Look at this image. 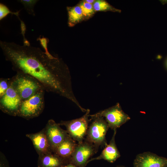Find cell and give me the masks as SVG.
I'll return each mask as SVG.
<instances>
[{
  "label": "cell",
  "instance_id": "obj_1",
  "mask_svg": "<svg viewBox=\"0 0 167 167\" xmlns=\"http://www.w3.org/2000/svg\"><path fill=\"white\" fill-rule=\"evenodd\" d=\"M0 46L5 59L17 73L33 77L45 91L66 98L82 108L74 94L68 69L60 59L30 45L0 41Z\"/></svg>",
  "mask_w": 167,
  "mask_h": 167
},
{
  "label": "cell",
  "instance_id": "obj_17",
  "mask_svg": "<svg viewBox=\"0 0 167 167\" xmlns=\"http://www.w3.org/2000/svg\"><path fill=\"white\" fill-rule=\"evenodd\" d=\"M79 5L81 9L84 19L91 17L95 12L93 4L88 3L85 1L81 2Z\"/></svg>",
  "mask_w": 167,
  "mask_h": 167
},
{
  "label": "cell",
  "instance_id": "obj_22",
  "mask_svg": "<svg viewBox=\"0 0 167 167\" xmlns=\"http://www.w3.org/2000/svg\"><path fill=\"white\" fill-rule=\"evenodd\" d=\"M61 167H79L71 163H68L65 165H64Z\"/></svg>",
  "mask_w": 167,
  "mask_h": 167
},
{
  "label": "cell",
  "instance_id": "obj_2",
  "mask_svg": "<svg viewBox=\"0 0 167 167\" xmlns=\"http://www.w3.org/2000/svg\"><path fill=\"white\" fill-rule=\"evenodd\" d=\"M90 119L92 121L84 140L93 144L97 152L100 147H105L108 144L106 135L109 128L103 117H96Z\"/></svg>",
  "mask_w": 167,
  "mask_h": 167
},
{
  "label": "cell",
  "instance_id": "obj_9",
  "mask_svg": "<svg viewBox=\"0 0 167 167\" xmlns=\"http://www.w3.org/2000/svg\"><path fill=\"white\" fill-rule=\"evenodd\" d=\"M60 126L59 123L50 119L44 128L52 152L59 144L70 136L67 131L62 129Z\"/></svg>",
  "mask_w": 167,
  "mask_h": 167
},
{
  "label": "cell",
  "instance_id": "obj_5",
  "mask_svg": "<svg viewBox=\"0 0 167 167\" xmlns=\"http://www.w3.org/2000/svg\"><path fill=\"white\" fill-rule=\"evenodd\" d=\"M90 110L87 109L85 113L81 117L67 121H61L59 123L66 128L70 136L77 143L83 142L85 137L88 128V124L91 121Z\"/></svg>",
  "mask_w": 167,
  "mask_h": 167
},
{
  "label": "cell",
  "instance_id": "obj_13",
  "mask_svg": "<svg viewBox=\"0 0 167 167\" xmlns=\"http://www.w3.org/2000/svg\"><path fill=\"white\" fill-rule=\"evenodd\" d=\"M68 163V160L51 152L39 156L38 167H61Z\"/></svg>",
  "mask_w": 167,
  "mask_h": 167
},
{
  "label": "cell",
  "instance_id": "obj_14",
  "mask_svg": "<svg viewBox=\"0 0 167 167\" xmlns=\"http://www.w3.org/2000/svg\"><path fill=\"white\" fill-rule=\"evenodd\" d=\"M70 136L59 144L53 152L68 160L69 162V159L77 143Z\"/></svg>",
  "mask_w": 167,
  "mask_h": 167
},
{
  "label": "cell",
  "instance_id": "obj_21",
  "mask_svg": "<svg viewBox=\"0 0 167 167\" xmlns=\"http://www.w3.org/2000/svg\"><path fill=\"white\" fill-rule=\"evenodd\" d=\"M37 40L39 41L41 45L44 48L45 52L48 55L50 54L49 52L47 49L49 39L43 36L42 38L39 37L38 38Z\"/></svg>",
  "mask_w": 167,
  "mask_h": 167
},
{
  "label": "cell",
  "instance_id": "obj_6",
  "mask_svg": "<svg viewBox=\"0 0 167 167\" xmlns=\"http://www.w3.org/2000/svg\"><path fill=\"white\" fill-rule=\"evenodd\" d=\"M97 116L105 118L109 128L113 130L119 128L131 119L129 116L122 110L119 103L111 107L90 115V118Z\"/></svg>",
  "mask_w": 167,
  "mask_h": 167
},
{
  "label": "cell",
  "instance_id": "obj_18",
  "mask_svg": "<svg viewBox=\"0 0 167 167\" xmlns=\"http://www.w3.org/2000/svg\"><path fill=\"white\" fill-rule=\"evenodd\" d=\"M18 1L23 5L25 9L29 14L35 15L34 7L38 0H21Z\"/></svg>",
  "mask_w": 167,
  "mask_h": 167
},
{
  "label": "cell",
  "instance_id": "obj_8",
  "mask_svg": "<svg viewBox=\"0 0 167 167\" xmlns=\"http://www.w3.org/2000/svg\"><path fill=\"white\" fill-rule=\"evenodd\" d=\"M96 152L93 145L84 140L77 143L69 160V163L79 167H86L90 158Z\"/></svg>",
  "mask_w": 167,
  "mask_h": 167
},
{
  "label": "cell",
  "instance_id": "obj_16",
  "mask_svg": "<svg viewBox=\"0 0 167 167\" xmlns=\"http://www.w3.org/2000/svg\"><path fill=\"white\" fill-rule=\"evenodd\" d=\"M95 11H111L120 13L121 10L110 5L107 2L103 0H95L93 4Z\"/></svg>",
  "mask_w": 167,
  "mask_h": 167
},
{
  "label": "cell",
  "instance_id": "obj_25",
  "mask_svg": "<svg viewBox=\"0 0 167 167\" xmlns=\"http://www.w3.org/2000/svg\"><path fill=\"white\" fill-rule=\"evenodd\" d=\"M116 167H126L123 165H118L116 166Z\"/></svg>",
  "mask_w": 167,
  "mask_h": 167
},
{
  "label": "cell",
  "instance_id": "obj_7",
  "mask_svg": "<svg viewBox=\"0 0 167 167\" xmlns=\"http://www.w3.org/2000/svg\"><path fill=\"white\" fill-rule=\"evenodd\" d=\"M18 92L10 81V86L4 94L0 98V109L4 113L17 116L22 101Z\"/></svg>",
  "mask_w": 167,
  "mask_h": 167
},
{
  "label": "cell",
  "instance_id": "obj_15",
  "mask_svg": "<svg viewBox=\"0 0 167 167\" xmlns=\"http://www.w3.org/2000/svg\"><path fill=\"white\" fill-rule=\"evenodd\" d=\"M68 15V24L73 26L84 19L81 9L79 5L67 8Z\"/></svg>",
  "mask_w": 167,
  "mask_h": 167
},
{
  "label": "cell",
  "instance_id": "obj_20",
  "mask_svg": "<svg viewBox=\"0 0 167 167\" xmlns=\"http://www.w3.org/2000/svg\"><path fill=\"white\" fill-rule=\"evenodd\" d=\"M10 79L1 78L0 80V98L5 93L10 84Z\"/></svg>",
  "mask_w": 167,
  "mask_h": 167
},
{
  "label": "cell",
  "instance_id": "obj_10",
  "mask_svg": "<svg viewBox=\"0 0 167 167\" xmlns=\"http://www.w3.org/2000/svg\"><path fill=\"white\" fill-rule=\"evenodd\" d=\"M133 165L134 167H167V158L144 152L137 155Z\"/></svg>",
  "mask_w": 167,
  "mask_h": 167
},
{
  "label": "cell",
  "instance_id": "obj_12",
  "mask_svg": "<svg viewBox=\"0 0 167 167\" xmlns=\"http://www.w3.org/2000/svg\"><path fill=\"white\" fill-rule=\"evenodd\" d=\"M113 131V135L109 144L105 147L99 156L90 159L88 161V163L92 161L101 159L110 163H113L121 156L115 141L117 129Z\"/></svg>",
  "mask_w": 167,
  "mask_h": 167
},
{
  "label": "cell",
  "instance_id": "obj_24",
  "mask_svg": "<svg viewBox=\"0 0 167 167\" xmlns=\"http://www.w3.org/2000/svg\"><path fill=\"white\" fill-rule=\"evenodd\" d=\"M165 66L166 69H167V58H166L165 62Z\"/></svg>",
  "mask_w": 167,
  "mask_h": 167
},
{
  "label": "cell",
  "instance_id": "obj_19",
  "mask_svg": "<svg viewBox=\"0 0 167 167\" xmlns=\"http://www.w3.org/2000/svg\"><path fill=\"white\" fill-rule=\"evenodd\" d=\"M0 20L5 17L8 14H11L16 15L19 18V11L13 12L9 10L5 5L0 3Z\"/></svg>",
  "mask_w": 167,
  "mask_h": 167
},
{
  "label": "cell",
  "instance_id": "obj_23",
  "mask_svg": "<svg viewBox=\"0 0 167 167\" xmlns=\"http://www.w3.org/2000/svg\"><path fill=\"white\" fill-rule=\"evenodd\" d=\"M84 1L88 3L91 4H93V3L95 1V0H85Z\"/></svg>",
  "mask_w": 167,
  "mask_h": 167
},
{
  "label": "cell",
  "instance_id": "obj_3",
  "mask_svg": "<svg viewBox=\"0 0 167 167\" xmlns=\"http://www.w3.org/2000/svg\"><path fill=\"white\" fill-rule=\"evenodd\" d=\"M11 82L22 101L44 90L38 81L27 74L17 73L11 79Z\"/></svg>",
  "mask_w": 167,
  "mask_h": 167
},
{
  "label": "cell",
  "instance_id": "obj_4",
  "mask_svg": "<svg viewBox=\"0 0 167 167\" xmlns=\"http://www.w3.org/2000/svg\"><path fill=\"white\" fill-rule=\"evenodd\" d=\"M45 91L44 90H41L23 101L17 116L28 120L39 116L44 108Z\"/></svg>",
  "mask_w": 167,
  "mask_h": 167
},
{
  "label": "cell",
  "instance_id": "obj_11",
  "mask_svg": "<svg viewBox=\"0 0 167 167\" xmlns=\"http://www.w3.org/2000/svg\"><path fill=\"white\" fill-rule=\"evenodd\" d=\"M26 135L32 142L34 148L39 156L52 152L44 128L39 132L27 134Z\"/></svg>",
  "mask_w": 167,
  "mask_h": 167
}]
</instances>
